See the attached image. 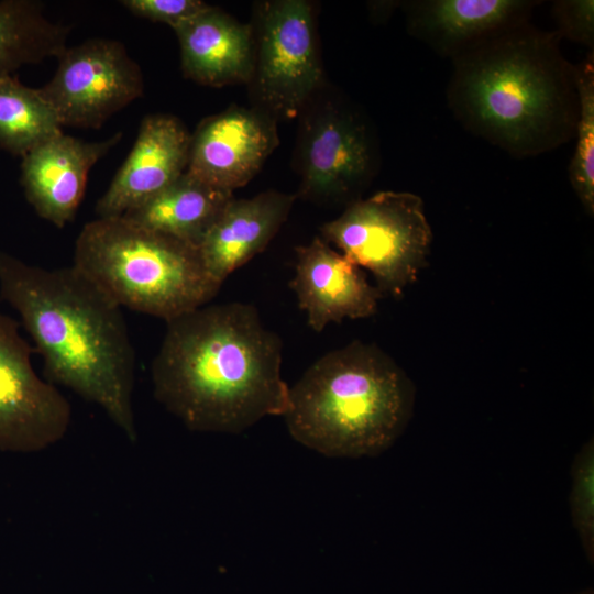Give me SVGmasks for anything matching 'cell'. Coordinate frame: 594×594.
Listing matches in <instances>:
<instances>
[{"mask_svg":"<svg viewBox=\"0 0 594 594\" xmlns=\"http://www.w3.org/2000/svg\"><path fill=\"white\" fill-rule=\"evenodd\" d=\"M282 359L280 338L254 306L206 305L166 322L153 395L190 430L240 432L289 410Z\"/></svg>","mask_w":594,"mask_h":594,"instance_id":"1","label":"cell"},{"mask_svg":"<svg viewBox=\"0 0 594 594\" xmlns=\"http://www.w3.org/2000/svg\"><path fill=\"white\" fill-rule=\"evenodd\" d=\"M0 295L42 355L46 381L97 405L135 443V351L121 307L74 265L48 270L1 250Z\"/></svg>","mask_w":594,"mask_h":594,"instance_id":"2","label":"cell"},{"mask_svg":"<svg viewBox=\"0 0 594 594\" xmlns=\"http://www.w3.org/2000/svg\"><path fill=\"white\" fill-rule=\"evenodd\" d=\"M446 97L471 134L524 160L549 153L575 134V64L561 37L530 21L502 31L451 61Z\"/></svg>","mask_w":594,"mask_h":594,"instance_id":"3","label":"cell"},{"mask_svg":"<svg viewBox=\"0 0 594 594\" xmlns=\"http://www.w3.org/2000/svg\"><path fill=\"white\" fill-rule=\"evenodd\" d=\"M284 416L292 437L327 457L358 458L387 449L404 430L413 387L373 344L354 341L318 359L289 387Z\"/></svg>","mask_w":594,"mask_h":594,"instance_id":"4","label":"cell"},{"mask_svg":"<svg viewBox=\"0 0 594 594\" xmlns=\"http://www.w3.org/2000/svg\"><path fill=\"white\" fill-rule=\"evenodd\" d=\"M73 265L120 307L165 322L206 306L221 287L197 246L123 216L86 223Z\"/></svg>","mask_w":594,"mask_h":594,"instance_id":"5","label":"cell"},{"mask_svg":"<svg viewBox=\"0 0 594 594\" xmlns=\"http://www.w3.org/2000/svg\"><path fill=\"white\" fill-rule=\"evenodd\" d=\"M322 239L370 271L383 296L399 297L427 263L432 230L424 200L409 191L383 190L348 204L321 227Z\"/></svg>","mask_w":594,"mask_h":594,"instance_id":"6","label":"cell"},{"mask_svg":"<svg viewBox=\"0 0 594 594\" xmlns=\"http://www.w3.org/2000/svg\"><path fill=\"white\" fill-rule=\"evenodd\" d=\"M252 30L254 65L249 85L258 110L275 120L300 117L322 80L311 4L263 1Z\"/></svg>","mask_w":594,"mask_h":594,"instance_id":"7","label":"cell"},{"mask_svg":"<svg viewBox=\"0 0 594 594\" xmlns=\"http://www.w3.org/2000/svg\"><path fill=\"white\" fill-rule=\"evenodd\" d=\"M300 117L299 195L323 201L356 200L378 165V147L367 120L334 101Z\"/></svg>","mask_w":594,"mask_h":594,"instance_id":"8","label":"cell"},{"mask_svg":"<svg viewBox=\"0 0 594 594\" xmlns=\"http://www.w3.org/2000/svg\"><path fill=\"white\" fill-rule=\"evenodd\" d=\"M140 66L122 43L91 38L67 47L41 94L61 125L98 129L112 114L143 95Z\"/></svg>","mask_w":594,"mask_h":594,"instance_id":"9","label":"cell"},{"mask_svg":"<svg viewBox=\"0 0 594 594\" xmlns=\"http://www.w3.org/2000/svg\"><path fill=\"white\" fill-rule=\"evenodd\" d=\"M32 349L19 324L0 311V451L35 453L61 441L72 407L32 365Z\"/></svg>","mask_w":594,"mask_h":594,"instance_id":"10","label":"cell"},{"mask_svg":"<svg viewBox=\"0 0 594 594\" xmlns=\"http://www.w3.org/2000/svg\"><path fill=\"white\" fill-rule=\"evenodd\" d=\"M276 120L232 106L204 119L191 134L186 172L223 190L246 185L278 145Z\"/></svg>","mask_w":594,"mask_h":594,"instance_id":"11","label":"cell"},{"mask_svg":"<svg viewBox=\"0 0 594 594\" xmlns=\"http://www.w3.org/2000/svg\"><path fill=\"white\" fill-rule=\"evenodd\" d=\"M290 286L316 332L331 322L372 316L383 297L361 267L319 237L296 249Z\"/></svg>","mask_w":594,"mask_h":594,"instance_id":"12","label":"cell"},{"mask_svg":"<svg viewBox=\"0 0 594 594\" xmlns=\"http://www.w3.org/2000/svg\"><path fill=\"white\" fill-rule=\"evenodd\" d=\"M190 140L178 118L145 117L130 154L96 205L98 217L122 216L175 182L187 169Z\"/></svg>","mask_w":594,"mask_h":594,"instance_id":"13","label":"cell"},{"mask_svg":"<svg viewBox=\"0 0 594 594\" xmlns=\"http://www.w3.org/2000/svg\"><path fill=\"white\" fill-rule=\"evenodd\" d=\"M407 32L452 61L486 38L528 22L537 0H410L399 2Z\"/></svg>","mask_w":594,"mask_h":594,"instance_id":"14","label":"cell"},{"mask_svg":"<svg viewBox=\"0 0 594 594\" xmlns=\"http://www.w3.org/2000/svg\"><path fill=\"white\" fill-rule=\"evenodd\" d=\"M85 142L63 132L22 157L21 185L35 212L57 228L72 221L85 195L91 167L120 140Z\"/></svg>","mask_w":594,"mask_h":594,"instance_id":"15","label":"cell"},{"mask_svg":"<svg viewBox=\"0 0 594 594\" xmlns=\"http://www.w3.org/2000/svg\"><path fill=\"white\" fill-rule=\"evenodd\" d=\"M295 195L266 190L227 204L198 250L211 276L221 285L235 270L261 253L287 220Z\"/></svg>","mask_w":594,"mask_h":594,"instance_id":"16","label":"cell"},{"mask_svg":"<svg viewBox=\"0 0 594 594\" xmlns=\"http://www.w3.org/2000/svg\"><path fill=\"white\" fill-rule=\"evenodd\" d=\"M174 31L187 78L212 87L249 84L254 65L252 25L210 6Z\"/></svg>","mask_w":594,"mask_h":594,"instance_id":"17","label":"cell"},{"mask_svg":"<svg viewBox=\"0 0 594 594\" xmlns=\"http://www.w3.org/2000/svg\"><path fill=\"white\" fill-rule=\"evenodd\" d=\"M233 193L213 187L185 172L161 193L123 217L198 248Z\"/></svg>","mask_w":594,"mask_h":594,"instance_id":"18","label":"cell"},{"mask_svg":"<svg viewBox=\"0 0 594 594\" xmlns=\"http://www.w3.org/2000/svg\"><path fill=\"white\" fill-rule=\"evenodd\" d=\"M67 34L66 28L45 16L38 1H0V76L47 57L58 58L67 48Z\"/></svg>","mask_w":594,"mask_h":594,"instance_id":"19","label":"cell"},{"mask_svg":"<svg viewBox=\"0 0 594 594\" xmlns=\"http://www.w3.org/2000/svg\"><path fill=\"white\" fill-rule=\"evenodd\" d=\"M58 118L40 89L13 75L0 76V148L23 157L62 133Z\"/></svg>","mask_w":594,"mask_h":594,"instance_id":"20","label":"cell"},{"mask_svg":"<svg viewBox=\"0 0 594 594\" xmlns=\"http://www.w3.org/2000/svg\"><path fill=\"white\" fill-rule=\"evenodd\" d=\"M579 117L575 148L569 165L573 191L586 213L594 215V50L575 64Z\"/></svg>","mask_w":594,"mask_h":594,"instance_id":"21","label":"cell"},{"mask_svg":"<svg viewBox=\"0 0 594 594\" xmlns=\"http://www.w3.org/2000/svg\"><path fill=\"white\" fill-rule=\"evenodd\" d=\"M571 514L583 549L594 561V447L588 441L572 466Z\"/></svg>","mask_w":594,"mask_h":594,"instance_id":"22","label":"cell"},{"mask_svg":"<svg viewBox=\"0 0 594 594\" xmlns=\"http://www.w3.org/2000/svg\"><path fill=\"white\" fill-rule=\"evenodd\" d=\"M556 32L561 40L582 44L594 50V1L556 0L551 4Z\"/></svg>","mask_w":594,"mask_h":594,"instance_id":"23","label":"cell"},{"mask_svg":"<svg viewBox=\"0 0 594 594\" xmlns=\"http://www.w3.org/2000/svg\"><path fill=\"white\" fill-rule=\"evenodd\" d=\"M121 3L133 14L168 24L173 30L210 7L200 0H123Z\"/></svg>","mask_w":594,"mask_h":594,"instance_id":"24","label":"cell"},{"mask_svg":"<svg viewBox=\"0 0 594 594\" xmlns=\"http://www.w3.org/2000/svg\"><path fill=\"white\" fill-rule=\"evenodd\" d=\"M578 594H594V593H593V590H586V591L578 593Z\"/></svg>","mask_w":594,"mask_h":594,"instance_id":"25","label":"cell"}]
</instances>
